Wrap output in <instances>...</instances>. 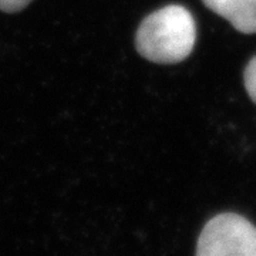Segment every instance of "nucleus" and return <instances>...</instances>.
<instances>
[{"label": "nucleus", "mask_w": 256, "mask_h": 256, "mask_svg": "<svg viewBox=\"0 0 256 256\" xmlns=\"http://www.w3.org/2000/svg\"><path fill=\"white\" fill-rule=\"evenodd\" d=\"M196 256H256V226L238 214H220L202 229Z\"/></svg>", "instance_id": "2"}, {"label": "nucleus", "mask_w": 256, "mask_h": 256, "mask_svg": "<svg viewBox=\"0 0 256 256\" xmlns=\"http://www.w3.org/2000/svg\"><path fill=\"white\" fill-rule=\"evenodd\" d=\"M32 3V0H0V10L6 13H18Z\"/></svg>", "instance_id": "5"}, {"label": "nucleus", "mask_w": 256, "mask_h": 256, "mask_svg": "<svg viewBox=\"0 0 256 256\" xmlns=\"http://www.w3.org/2000/svg\"><path fill=\"white\" fill-rule=\"evenodd\" d=\"M204 4L228 20L244 34L256 33V0H202Z\"/></svg>", "instance_id": "3"}, {"label": "nucleus", "mask_w": 256, "mask_h": 256, "mask_svg": "<svg viewBox=\"0 0 256 256\" xmlns=\"http://www.w3.org/2000/svg\"><path fill=\"white\" fill-rule=\"evenodd\" d=\"M195 42V18L180 4H170L150 14L136 37L138 53L156 64L181 63L190 57Z\"/></svg>", "instance_id": "1"}, {"label": "nucleus", "mask_w": 256, "mask_h": 256, "mask_svg": "<svg viewBox=\"0 0 256 256\" xmlns=\"http://www.w3.org/2000/svg\"><path fill=\"white\" fill-rule=\"evenodd\" d=\"M244 78H245V87H246L248 94L256 104V57H254L246 66Z\"/></svg>", "instance_id": "4"}]
</instances>
